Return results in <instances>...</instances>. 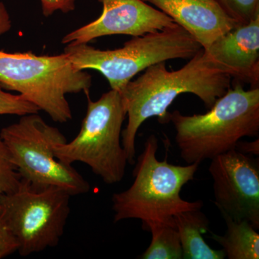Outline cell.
Here are the masks:
<instances>
[{"instance_id": "cell-1", "label": "cell", "mask_w": 259, "mask_h": 259, "mask_svg": "<svg viewBox=\"0 0 259 259\" xmlns=\"http://www.w3.org/2000/svg\"><path fill=\"white\" fill-rule=\"evenodd\" d=\"M231 76L213 66L203 49L177 71H168L165 62L153 64L121 92L127 125L122 131V144L130 164L135 163L138 131L148 119L157 117L161 123L169 122L167 110L182 94H193L210 109L231 86Z\"/></svg>"}, {"instance_id": "cell-2", "label": "cell", "mask_w": 259, "mask_h": 259, "mask_svg": "<svg viewBox=\"0 0 259 259\" xmlns=\"http://www.w3.org/2000/svg\"><path fill=\"white\" fill-rule=\"evenodd\" d=\"M168 117L181 157L187 164H200L236 149L243 138L258 137L259 88L246 91L236 83L205 114L184 115L175 110Z\"/></svg>"}, {"instance_id": "cell-3", "label": "cell", "mask_w": 259, "mask_h": 259, "mask_svg": "<svg viewBox=\"0 0 259 259\" xmlns=\"http://www.w3.org/2000/svg\"><path fill=\"white\" fill-rule=\"evenodd\" d=\"M158 148L157 138L151 135L138 158L132 185L112 195L114 223L128 219L143 223L170 221L178 213L203 207L202 201L189 202L180 196L184 186L194 180L199 163L180 166L166 159L158 161Z\"/></svg>"}, {"instance_id": "cell-4", "label": "cell", "mask_w": 259, "mask_h": 259, "mask_svg": "<svg viewBox=\"0 0 259 259\" xmlns=\"http://www.w3.org/2000/svg\"><path fill=\"white\" fill-rule=\"evenodd\" d=\"M91 87V75L76 69L66 53L38 56L0 51V88L17 92L56 122L72 119L66 95L89 96Z\"/></svg>"}, {"instance_id": "cell-5", "label": "cell", "mask_w": 259, "mask_h": 259, "mask_svg": "<svg viewBox=\"0 0 259 259\" xmlns=\"http://www.w3.org/2000/svg\"><path fill=\"white\" fill-rule=\"evenodd\" d=\"M200 44L175 24L142 36L134 37L115 50H100L88 44H69L64 49L73 65L79 70L101 73L111 90L121 92L134 76L149 66L177 59H191Z\"/></svg>"}, {"instance_id": "cell-6", "label": "cell", "mask_w": 259, "mask_h": 259, "mask_svg": "<svg viewBox=\"0 0 259 259\" xmlns=\"http://www.w3.org/2000/svg\"><path fill=\"white\" fill-rule=\"evenodd\" d=\"M87 97L88 108L79 134L70 142L54 145V154L66 165H88L107 185L119 183L128 163L122 144V124L127 116L122 94L111 90L97 101Z\"/></svg>"}, {"instance_id": "cell-7", "label": "cell", "mask_w": 259, "mask_h": 259, "mask_svg": "<svg viewBox=\"0 0 259 259\" xmlns=\"http://www.w3.org/2000/svg\"><path fill=\"white\" fill-rule=\"evenodd\" d=\"M20 117L1 130L0 139L21 178L32 185L59 187L71 196L88 193V181L72 165L65 164L54 154V145L67 141L62 133L38 113Z\"/></svg>"}, {"instance_id": "cell-8", "label": "cell", "mask_w": 259, "mask_h": 259, "mask_svg": "<svg viewBox=\"0 0 259 259\" xmlns=\"http://www.w3.org/2000/svg\"><path fill=\"white\" fill-rule=\"evenodd\" d=\"M69 192L54 186L32 185L21 179L18 187L0 199V210L22 256L59 244L69 217Z\"/></svg>"}, {"instance_id": "cell-9", "label": "cell", "mask_w": 259, "mask_h": 259, "mask_svg": "<svg viewBox=\"0 0 259 259\" xmlns=\"http://www.w3.org/2000/svg\"><path fill=\"white\" fill-rule=\"evenodd\" d=\"M214 204L222 216L259 228L258 161L237 150L210 160Z\"/></svg>"}, {"instance_id": "cell-10", "label": "cell", "mask_w": 259, "mask_h": 259, "mask_svg": "<svg viewBox=\"0 0 259 259\" xmlns=\"http://www.w3.org/2000/svg\"><path fill=\"white\" fill-rule=\"evenodd\" d=\"M103 10L96 20L63 37V44H88L112 35L142 36L175 25L169 16L143 0H99Z\"/></svg>"}, {"instance_id": "cell-11", "label": "cell", "mask_w": 259, "mask_h": 259, "mask_svg": "<svg viewBox=\"0 0 259 259\" xmlns=\"http://www.w3.org/2000/svg\"><path fill=\"white\" fill-rule=\"evenodd\" d=\"M218 69L258 88L259 15L249 23L239 25L203 49Z\"/></svg>"}, {"instance_id": "cell-12", "label": "cell", "mask_w": 259, "mask_h": 259, "mask_svg": "<svg viewBox=\"0 0 259 259\" xmlns=\"http://www.w3.org/2000/svg\"><path fill=\"white\" fill-rule=\"evenodd\" d=\"M169 16L202 49L239 25L218 0H143Z\"/></svg>"}, {"instance_id": "cell-13", "label": "cell", "mask_w": 259, "mask_h": 259, "mask_svg": "<svg viewBox=\"0 0 259 259\" xmlns=\"http://www.w3.org/2000/svg\"><path fill=\"white\" fill-rule=\"evenodd\" d=\"M180 235L182 258L224 259L223 250H214L209 246L202 234L209 231V221L200 209L185 211L173 216Z\"/></svg>"}, {"instance_id": "cell-14", "label": "cell", "mask_w": 259, "mask_h": 259, "mask_svg": "<svg viewBox=\"0 0 259 259\" xmlns=\"http://www.w3.org/2000/svg\"><path fill=\"white\" fill-rule=\"evenodd\" d=\"M227 231L223 236L212 233L214 241L223 247L226 256L229 259H258L259 235L250 223L233 221L223 216Z\"/></svg>"}, {"instance_id": "cell-15", "label": "cell", "mask_w": 259, "mask_h": 259, "mask_svg": "<svg viewBox=\"0 0 259 259\" xmlns=\"http://www.w3.org/2000/svg\"><path fill=\"white\" fill-rule=\"evenodd\" d=\"M151 232V243L141 259H182V248L180 235L173 218L167 221H151L143 223Z\"/></svg>"}, {"instance_id": "cell-16", "label": "cell", "mask_w": 259, "mask_h": 259, "mask_svg": "<svg viewBox=\"0 0 259 259\" xmlns=\"http://www.w3.org/2000/svg\"><path fill=\"white\" fill-rule=\"evenodd\" d=\"M21 176L11 161L9 152L0 139V199L18 187Z\"/></svg>"}, {"instance_id": "cell-17", "label": "cell", "mask_w": 259, "mask_h": 259, "mask_svg": "<svg viewBox=\"0 0 259 259\" xmlns=\"http://www.w3.org/2000/svg\"><path fill=\"white\" fill-rule=\"evenodd\" d=\"M227 13L239 25L249 23L259 15V0H218Z\"/></svg>"}, {"instance_id": "cell-18", "label": "cell", "mask_w": 259, "mask_h": 259, "mask_svg": "<svg viewBox=\"0 0 259 259\" xmlns=\"http://www.w3.org/2000/svg\"><path fill=\"white\" fill-rule=\"evenodd\" d=\"M36 106L28 102L20 95H13L0 88V115L23 116L28 114L38 113Z\"/></svg>"}, {"instance_id": "cell-19", "label": "cell", "mask_w": 259, "mask_h": 259, "mask_svg": "<svg viewBox=\"0 0 259 259\" xmlns=\"http://www.w3.org/2000/svg\"><path fill=\"white\" fill-rule=\"evenodd\" d=\"M18 251V243L0 210V259Z\"/></svg>"}, {"instance_id": "cell-20", "label": "cell", "mask_w": 259, "mask_h": 259, "mask_svg": "<svg viewBox=\"0 0 259 259\" xmlns=\"http://www.w3.org/2000/svg\"><path fill=\"white\" fill-rule=\"evenodd\" d=\"M76 0H40L42 14L49 17L57 11L68 13L75 9Z\"/></svg>"}, {"instance_id": "cell-21", "label": "cell", "mask_w": 259, "mask_h": 259, "mask_svg": "<svg viewBox=\"0 0 259 259\" xmlns=\"http://www.w3.org/2000/svg\"><path fill=\"white\" fill-rule=\"evenodd\" d=\"M236 150L243 154L255 155L258 156L259 154V140H256L250 142L247 141H239L237 143Z\"/></svg>"}, {"instance_id": "cell-22", "label": "cell", "mask_w": 259, "mask_h": 259, "mask_svg": "<svg viewBox=\"0 0 259 259\" xmlns=\"http://www.w3.org/2000/svg\"><path fill=\"white\" fill-rule=\"evenodd\" d=\"M12 28V20L6 7L0 2V35L9 32Z\"/></svg>"}]
</instances>
